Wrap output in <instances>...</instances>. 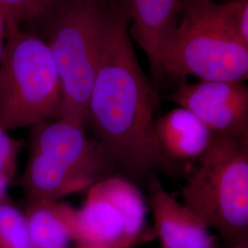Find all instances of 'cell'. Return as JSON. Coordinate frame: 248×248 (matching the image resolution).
<instances>
[{
  "label": "cell",
  "instance_id": "obj_22",
  "mask_svg": "<svg viewBox=\"0 0 248 248\" xmlns=\"http://www.w3.org/2000/svg\"><path fill=\"white\" fill-rule=\"evenodd\" d=\"M75 248H102V247H95V246H80L78 245V247Z\"/></svg>",
  "mask_w": 248,
  "mask_h": 248
},
{
  "label": "cell",
  "instance_id": "obj_3",
  "mask_svg": "<svg viewBox=\"0 0 248 248\" xmlns=\"http://www.w3.org/2000/svg\"><path fill=\"white\" fill-rule=\"evenodd\" d=\"M181 196L228 248L248 241V140L214 135Z\"/></svg>",
  "mask_w": 248,
  "mask_h": 248
},
{
  "label": "cell",
  "instance_id": "obj_24",
  "mask_svg": "<svg viewBox=\"0 0 248 248\" xmlns=\"http://www.w3.org/2000/svg\"><path fill=\"white\" fill-rule=\"evenodd\" d=\"M246 140H248V138H247V139H246Z\"/></svg>",
  "mask_w": 248,
  "mask_h": 248
},
{
  "label": "cell",
  "instance_id": "obj_5",
  "mask_svg": "<svg viewBox=\"0 0 248 248\" xmlns=\"http://www.w3.org/2000/svg\"><path fill=\"white\" fill-rule=\"evenodd\" d=\"M62 88L48 43L7 22L0 62V126L6 131L58 119Z\"/></svg>",
  "mask_w": 248,
  "mask_h": 248
},
{
  "label": "cell",
  "instance_id": "obj_11",
  "mask_svg": "<svg viewBox=\"0 0 248 248\" xmlns=\"http://www.w3.org/2000/svg\"><path fill=\"white\" fill-rule=\"evenodd\" d=\"M155 135L169 174H177L181 164L198 163L209 150L214 134L191 111L182 107L171 109L155 122Z\"/></svg>",
  "mask_w": 248,
  "mask_h": 248
},
{
  "label": "cell",
  "instance_id": "obj_4",
  "mask_svg": "<svg viewBox=\"0 0 248 248\" xmlns=\"http://www.w3.org/2000/svg\"><path fill=\"white\" fill-rule=\"evenodd\" d=\"M112 10L110 0H72L54 18L48 45L62 88L58 119L85 128Z\"/></svg>",
  "mask_w": 248,
  "mask_h": 248
},
{
  "label": "cell",
  "instance_id": "obj_15",
  "mask_svg": "<svg viewBox=\"0 0 248 248\" xmlns=\"http://www.w3.org/2000/svg\"><path fill=\"white\" fill-rule=\"evenodd\" d=\"M42 0H0V14L7 22L20 25L48 12Z\"/></svg>",
  "mask_w": 248,
  "mask_h": 248
},
{
  "label": "cell",
  "instance_id": "obj_19",
  "mask_svg": "<svg viewBox=\"0 0 248 248\" xmlns=\"http://www.w3.org/2000/svg\"><path fill=\"white\" fill-rule=\"evenodd\" d=\"M11 180L5 177H0V202L7 198V190L8 186Z\"/></svg>",
  "mask_w": 248,
  "mask_h": 248
},
{
  "label": "cell",
  "instance_id": "obj_16",
  "mask_svg": "<svg viewBox=\"0 0 248 248\" xmlns=\"http://www.w3.org/2000/svg\"><path fill=\"white\" fill-rule=\"evenodd\" d=\"M21 146L20 140L10 136L8 131L0 126V177L12 180L15 177Z\"/></svg>",
  "mask_w": 248,
  "mask_h": 248
},
{
  "label": "cell",
  "instance_id": "obj_13",
  "mask_svg": "<svg viewBox=\"0 0 248 248\" xmlns=\"http://www.w3.org/2000/svg\"><path fill=\"white\" fill-rule=\"evenodd\" d=\"M24 215L32 248H68L71 236L61 203H27Z\"/></svg>",
  "mask_w": 248,
  "mask_h": 248
},
{
  "label": "cell",
  "instance_id": "obj_18",
  "mask_svg": "<svg viewBox=\"0 0 248 248\" xmlns=\"http://www.w3.org/2000/svg\"><path fill=\"white\" fill-rule=\"evenodd\" d=\"M7 35V20L0 14V62L5 47V41Z\"/></svg>",
  "mask_w": 248,
  "mask_h": 248
},
{
  "label": "cell",
  "instance_id": "obj_6",
  "mask_svg": "<svg viewBox=\"0 0 248 248\" xmlns=\"http://www.w3.org/2000/svg\"><path fill=\"white\" fill-rule=\"evenodd\" d=\"M71 240L80 246L131 248L147 236V205L135 183L109 176L88 189L79 209L61 203Z\"/></svg>",
  "mask_w": 248,
  "mask_h": 248
},
{
  "label": "cell",
  "instance_id": "obj_8",
  "mask_svg": "<svg viewBox=\"0 0 248 248\" xmlns=\"http://www.w3.org/2000/svg\"><path fill=\"white\" fill-rule=\"evenodd\" d=\"M30 150L42 154L96 183L118 170L102 144L87 136L85 128L55 119L31 127Z\"/></svg>",
  "mask_w": 248,
  "mask_h": 248
},
{
  "label": "cell",
  "instance_id": "obj_2",
  "mask_svg": "<svg viewBox=\"0 0 248 248\" xmlns=\"http://www.w3.org/2000/svg\"><path fill=\"white\" fill-rule=\"evenodd\" d=\"M248 80V47L235 25L230 1L184 0L177 30L162 60V81Z\"/></svg>",
  "mask_w": 248,
  "mask_h": 248
},
{
  "label": "cell",
  "instance_id": "obj_23",
  "mask_svg": "<svg viewBox=\"0 0 248 248\" xmlns=\"http://www.w3.org/2000/svg\"><path fill=\"white\" fill-rule=\"evenodd\" d=\"M213 1H217L218 2V0H213ZM226 1H230V0H226Z\"/></svg>",
  "mask_w": 248,
  "mask_h": 248
},
{
  "label": "cell",
  "instance_id": "obj_14",
  "mask_svg": "<svg viewBox=\"0 0 248 248\" xmlns=\"http://www.w3.org/2000/svg\"><path fill=\"white\" fill-rule=\"evenodd\" d=\"M0 248H32L24 213L8 197L0 202Z\"/></svg>",
  "mask_w": 248,
  "mask_h": 248
},
{
  "label": "cell",
  "instance_id": "obj_10",
  "mask_svg": "<svg viewBox=\"0 0 248 248\" xmlns=\"http://www.w3.org/2000/svg\"><path fill=\"white\" fill-rule=\"evenodd\" d=\"M155 234L163 248H216L207 224L184 203L178 202L162 185L157 173L148 181Z\"/></svg>",
  "mask_w": 248,
  "mask_h": 248
},
{
  "label": "cell",
  "instance_id": "obj_21",
  "mask_svg": "<svg viewBox=\"0 0 248 248\" xmlns=\"http://www.w3.org/2000/svg\"><path fill=\"white\" fill-rule=\"evenodd\" d=\"M232 248H248V241H246V242L239 244V245H237V246H235V247Z\"/></svg>",
  "mask_w": 248,
  "mask_h": 248
},
{
  "label": "cell",
  "instance_id": "obj_12",
  "mask_svg": "<svg viewBox=\"0 0 248 248\" xmlns=\"http://www.w3.org/2000/svg\"><path fill=\"white\" fill-rule=\"evenodd\" d=\"M93 184L89 178L31 150L20 177L27 203L57 202L63 197L88 190Z\"/></svg>",
  "mask_w": 248,
  "mask_h": 248
},
{
  "label": "cell",
  "instance_id": "obj_7",
  "mask_svg": "<svg viewBox=\"0 0 248 248\" xmlns=\"http://www.w3.org/2000/svg\"><path fill=\"white\" fill-rule=\"evenodd\" d=\"M166 99L191 111L214 135L248 138V86L243 82H185Z\"/></svg>",
  "mask_w": 248,
  "mask_h": 248
},
{
  "label": "cell",
  "instance_id": "obj_9",
  "mask_svg": "<svg viewBox=\"0 0 248 248\" xmlns=\"http://www.w3.org/2000/svg\"><path fill=\"white\" fill-rule=\"evenodd\" d=\"M184 0H113L130 24L129 33L145 53L152 83L158 89L162 81V60L174 35Z\"/></svg>",
  "mask_w": 248,
  "mask_h": 248
},
{
  "label": "cell",
  "instance_id": "obj_1",
  "mask_svg": "<svg viewBox=\"0 0 248 248\" xmlns=\"http://www.w3.org/2000/svg\"><path fill=\"white\" fill-rule=\"evenodd\" d=\"M128 19L113 7L88 106L87 124L116 168L133 183L169 174L155 135L157 89L134 53Z\"/></svg>",
  "mask_w": 248,
  "mask_h": 248
},
{
  "label": "cell",
  "instance_id": "obj_20",
  "mask_svg": "<svg viewBox=\"0 0 248 248\" xmlns=\"http://www.w3.org/2000/svg\"><path fill=\"white\" fill-rule=\"evenodd\" d=\"M43 2H44V4H45V6L48 8V9H50L52 7L54 6V4H56L59 0H42Z\"/></svg>",
  "mask_w": 248,
  "mask_h": 248
},
{
  "label": "cell",
  "instance_id": "obj_17",
  "mask_svg": "<svg viewBox=\"0 0 248 248\" xmlns=\"http://www.w3.org/2000/svg\"><path fill=\"white\" fill-rule=\"evenodd\" d=\"M230 4L235 25L248 47V0H230Z\"/></svg>",
  "mask_w": 248,
  "mask_h": 248
}]
</instances>
